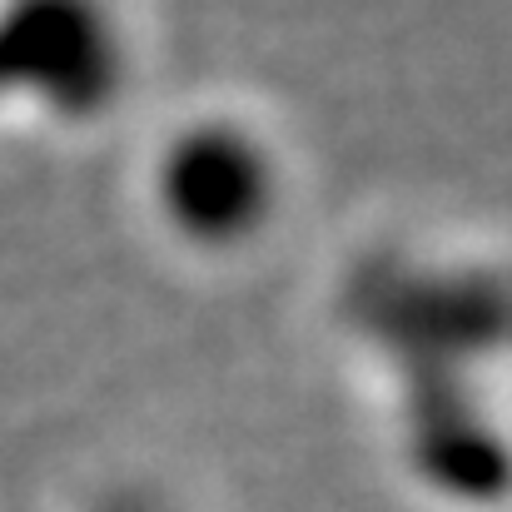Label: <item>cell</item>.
<instances>
[{
    "label": "cell",
    "mask_w": 512,
    "mask_h": 512,
    "mask_svg": "<svg viewBox=\"0 0 512 512\" xmlns=\"http://www.w3.org/2000/svg\"><path fill=\"white\" fill-rule=\"evenodd\" d=\"M135 40L120 0H0V115L95 125L120 110Z\"/></svg>",
    "instance_id": "6da1fadb"
},
{
    "label": "cell",
    "mask_w": 512,
    "mask_h": 512,
    "mask_svg": "<svg viewBox=\"0 0 512 512\" xmlns=\"http://www.w3.org/2000/svg\"><path fill=\"white\" fill-rule=\"evenodd\" d=\"M150 199L179 244L229 254L254 244L284 199V165L244 115H194L160 145Z\"/></svg>",
    "instance_id": "7a4b0ae2"
},
{
    "label": "cell",
    "mask_w": 512,
    "mask_h": 512,
    "mask_svg": "<svg viewBox=\"0 0 512 512\" xmlns=\"http://www.w3.org/2000/svg\"><path fill=\"white\" fill-rule=\"evenodd\" d=\"M90 512H170V508L160 498H150V493H115V498L95 503Z\"/></svg>",
    "instance_id": "3957f363"
}]
</instances>
